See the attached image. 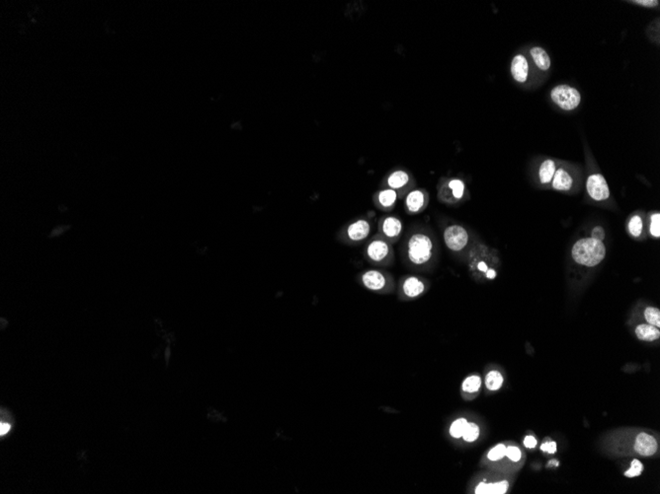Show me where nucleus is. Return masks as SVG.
<instances>
[{"mask_svg": "<svg viewBox=\"0 0 660 494\" xmlns=\"http://www.w3.org/2000/svg\"><path fill=\"white\" fill-rule=\"evenodd\" d=\"M573 260L582 266H595L600 264L606 256V248L601 241L593 238L578 240L572 248Z\"/></svg>", "mask_w": 660, "mask_h": 494, "instance_id": "f257e3e1", "label": "nucleus"}, {"mask_svg": "<svg viewBox=\"0 0 660 494\" xmlns=\"http://www.w3.org/2000/svg\"><path fill=\"white\" fill-rule=\"evenodd\" d=\"M433 242L425 233L416 232L406 241L405 252L408 260L414 266H424L433 256Z\"/></svg>", "mask_w": 660, "mask_h": 494, "instance_id": "f03ea898", "label": "nucleus"}, {"mask_svg": "<svg viewBox=\"0 0 660 494\" xmlns=\"http://www.w3.org/2000/svg\"><path fill=\"white\" fill-rule=\"evenodd\" d=\"M550 98L556 106L564 110H572L581 102V95L578 90L566 84L555 86L550 91Z\"/></svg>", "mask_w": 660, "mask_h": 494, "instance_id": "7ed1b4c3", "label": "nucleus"}, {"mask_svg": "<svg viewBox=\"0 0 660 494\" xmlns=\"http://www.w3.org/2000/svg\"><path fill=\"white\" fill-rule=\"evenodd\" d=\"M444 241L451 250L459 252L467 246L469 234L467 230L460 225H451L444 232Z\"/></svg>", "mask_w": 660, "mask_h": 494, "instance_id": "20e7f679", "label": "nucleus"}, {"mask_svg": "<svg viewBox=\"0 0 660 494\" xmlns=\"http://www.w3.org/2000/svg\"><path fill=\"white\" fill-rule=\"evenodd\" d=\"M368 258L377 264L387 262L393 256V250L388 240L376 238L370 242L367 247Z\"/></svg>", "mask_w": 660, "mask_h": 494, "instance_id": "39448f33", "label": "nucleus"}, {"mask_svg": "<svg viewBox=\"0 0 660 494\" xmlns=\"http://www.w3.org/2000/svg\"><path fill=\"white\" fill-rule=\"evenodd\" d=\"M586 188L589 196L597 202L606 200L610 196L608 184L604 176L600 174H594L588 178Z\"/></svg>", "mask_w": 660, "mask_h": 494, "instance_id": "423d86ee", "label": "nucleus"}, {"mask_svg": "<svg viewBox=\"0 0 660 494\" xmlns=\"http://www.w3.org/2000/svg\"><path fill=\"white\" fill-rule=\"evenodd\" d=\"M404 229V224L398 217L388 216L386 217L381 224V231L384 237L391 242H395L399 239Z\"/></svg>", "mask_w": 660, "mask_h": 494, "instance_id": "0eeeda50", "label": "nucleus"}, {"mask_svg": "<svg viewBox=\"0 0 660 494\" xmlns=\"http://www.w3.org/2000/svg\"><path fill=\"white\" fill-rule=\"evenodd\" d=\"M634 449L639 455L643 457H650L657 451V442L651 435L640 433L635 438Z\"/></svg>", "mask_w": 660, "mask_h": 494, "instance_id": "6e6552de", "label": "nucleus"}, {"mask_svg": "<svg viewBox=\"0 0 660 494\" xmlns=\"http://www.w3.org/2000/svg\"><path fill=\"white\" fill-rule=\"evenodd\" d=\"M529 64L527 58L522 54L514 56L511 62V74L514 79L519 83H524L529 77Z\"/></svg>", "mask_w": 660, "mask_h": 494, "instance_id": "1a4fd4ad", "label": "nucleus"}, {"mask_svg": "<svg viewBox=\"0 0 660 494\" xmlns=\"http://www.w3.org/2000/svg\"><path fill=\"white\" fill-rule=\"evenodd\" d=\"M362 282H363V284L365 285V287L368 288L369 290L379 291V290H382L386 287L387 278L382 272L376 270H367L363 274Z\"/></svg>", "mask_w": 660, "mask_h": 494, "instance_id": "9d476101", "label": "nucleus"}, {"mask_svg": "<svg viewBox=\"0 0 660 494\" xmlns=\"http://www.w3.org/2000/svg\"><path fill=\"white\" fill-rule=\"evenodd\" d=\"M371 232L370 223L364 220H357L353 222L347 229V236L354 242H359L366 239Z\"/></svg>", "mask_w": 660, "mask_h": 494, "instance_id": "9b49d317", "label": "nucleus"}, {"mask_svg": "<svg viewBox=\"0 0 660 494\" xmlns=\"http://www.w3.org/2000/svg\"><path fill=\"white\" fill-rule=\"evenodd\" d=\"M403 292L407 298L414 299L420 296L425 290V284L417 276H407L403 282Z\"/></svg>", "mask_w": 660, "mask_h": 494, "instance_id": "f8f14e48", "label": "nucleus"}, {"mask_svg": "<svg viewBox=\"0 0 660 494\" xmlns=\"http://www.w3.org/2000/svg\"><path fill=\"white\" fill-rule=\"evenodd\" d=\"M425 194L422 190H415L410 192L405 200L407 210L411 213L420 212L425 206Z\"/></svg>", "mask_w": 660, "mask_h": 494, "instance_id": "ddd939ff", "label": "nucleus"}, {"mask_svg": "<svg viewBox=\"0 0 660 494\" xmlns=\"http://www.w3.org/2000/svg\"><path fill=\"white\" fill-rule=\"evenodd\" d=\"M508 482L502 480L498 482H492V484H486V482H480L475 492L477 494H506L508 490Z\"/></svg>", "mask_w": 660, "mask_h": 494, "instance_id": "4468645a", "label": "nucleus"}, {"mask_svg": "<svg viewBox=\"0 0 660 494\" xmlns=\"http://www.w3.org/2000/svg\"><path fill=\"white\" fill-rule=\"evenodd\" d=\"M637 338L643 342H654L660 338L659 328L651 324H639L635 328Z\"/></svg>", "mask_w": 660, "mask_h": 494, "instance_id": "2eb2a0df", "label": "nucleus"}, {"mask_svg": "<svg viewBox=\"0 0 660 494\" xmlns=\"http://www.w3.org/2000/svg\"><path fill=\"white\" fill-rule=\"evenodd\" d=\"M572 182V178L563 169L556 170L552 178V186L557 190H569Z\"/></svg>", "mask_w": 660, "mask_h": 494, "instance_id": "dca6fc26", "label": "nucleus"}, {"mask_svg": "<svg viewBox=\"0 0 660 494\" xmlns=\"http://www.w3.org/2000/svg\"><path fill=\"white\" fill-rule=\"evenodd\" d=\"M530 54H531V56H532L535 64L541 70L546 71L550 68V64H551L550 56L543 48L535 46V48H531Z\"/></svg>", "mask_w": 660, "mask_h": 494, "instance_id": "f3484780", "label": "nucleus"}, {"mask_svg": "<svg viewBox=\"0 0 660 494\" xmlns=\"http://www.w3.org/2000/svg\"><path fill=\"white\" fill-rule=\"evenodd\" d=\"M408 182H409V176L403 170L394 172L388 178V184L390 188H393L395 190L404 188L407 184Z\"/></svg>", "mask_w": 660, "mask_h": 494, "instance_id": "a211bd4d", "label": "nucleus"}, {"mask_svg": "<svg viewBox=\"0 0 660 494\" xmlns=\"http://www.w3.org/2000/svg\"><path fill=\"white\" fill-rule=\"evenodd\" d=\"M503 382H504V379H503L502 374L500 372L496 371V370H492V371L488 372L485 376V379H484L485 387L488 388L489 390H499L502 387Z\"/></svg>", "mask_w": 660, "mask_h": 494, "instance_id": "6ab92c4d", "label": "nucleus"}, {"mask_svg": "<svg viewBox=\"0 0 660 494\" xmlns=\"http://www.w3.org/2000/svg\"><path fill=\"white\" fill-rule=\"evenodd\" d=\"M398 198V194L395 190L393 188H387L382 192H380L378 196V200L379 204L385 208H393L397 202Z\"/></svg>", "mask_w": 660, "mask_h": 494, "instance_id": "aec40b11", "label": "nucleus"}, {"mask_svg": "<svg viewBox=\"0 0 660 494\" xmlns=\"http://www.w3.org/2000/svg\"><path fill=\"white\" fill-rule=\"evenodd\" d=\"M555 173V164L552 160H546L542 163L539 171L540 180L542 184H549L551 182Z\"/></svg>", "mask_w": 660, "mask_h": 494, "instance_id": "412c9836", "label": "nucleus"}, {"mask_svg": "<svg viewBox=\"0 0 660 494\" xmlns=\"http://www.w3.org/2000/svg\"><path fill=\"white\" fill-rule=\"evenodd\" d=\"M481 383H482V381H481V378L479 376L472 375V376H469L468 378H466L464 380L462 388L465 392L474 394V392H477L479 390V388L481 387Z\"/></svg>", "mask_w": 660, "mask_h": 494, "instance_id": "4be33fe9", "label": "nucleus"}, {"mask_svg": "<svg viewBox=\"0 0 660 494\" xmlns=\"http://www.w3.org/2000/svg\"><path fill=\"white\" fill-rule=\"evenodd\" d=\"M468 422H468L466 418H458V420H456L453 424H451V426H450V430H449L450 435H451L453 438H456V439L462 438V437H463V434H464V432H465V429H466V427H467V424H468Z\"/></svg>", "mask_w": 660, "mask_h": 494, "instance_id": "5701e85b", "label": "nucleus"}, {"mask_svg": "<svg viewBox=\"0 0 660 494\" xmlns=\"http://www.w3.org/2000/svg\"><path fill=\"white\" fill-rule=\"evenodd\" d=\"M478 437H479V427L474 422H468L462 438L468 443H473L477 441Z\"/></svg>", "mask_w": 660, "mask_h": 494, "instance_id": "b1692460", "label": "nucleus"}, {"mask_svg": "<svg viewBox=\"0 0 660 494\" xmlns=\"http://www.w3.org/2000/svg\"><path fill=\"white\" fill-rule=\"evenodd\" d=\"M644 317L649 324L656 328L660 326V311L657 308L648 307L644 311Z\"/></svg>", "mask_w": 660, "mask_h": 494, "instance_id": "393cba45", "label": "nucleus"}, {"mask_svg": "<svg viewBox=\"0 0 660 494\" xmlns=\"http://www.w3.org/2000/svg\"><path fill=\"white\" fill-rule=\"evenodd\" d=\"M449 188L452 190V192H453V196H454L455 198L460 200V198H463L464 192H465V188H466L465 184H464L463 180H458V178L452 180L449 182Z\"/></svg>", "mask_w": 660, "mask_h": 494, "instance_id": "a878e982", "label": "nucleus"}, {"mask_svg": "<svg viewBox=\"0 0 660 494\" xmlns=\"http://www.w3.org/2000/svg\"><path fill=\"white\" fill-rule=\"evenodd\" d=\"M628 229H629L630 234L633 237H638L641 234L642 220L638 215H635L630 219V221L628 223Z\"/></svg>", "mask_w": 660, "mask_h": 494, "instance_id": "bb28decb", "label": "nucleus"}, {"mask_svg": "<svg viewBox=\"0 0 660 494\" xmlns=\"http://www.w3.org/2000/svg\"><path fill=\"white\" fill-rule=\"evenodd\" d=\"M505 453H506V446L504 444H498L488 452L487 458L492 462L499 460L505 457Z\"/></svg>", "mask_w": 660, "mask_h": 494, "instance_id": "cd10ccee", "label": "nucleus"}, {"mask_svg": "<svg viewBox=\"0 0 660 494\" xmlns=\"http://www.w3.org/2000/svg\"><path fill=\"white\" fill-rule=\"evenodd\" d=\"M642 470H643L642 464L638 460H633L631 462L629 470L624 472V476H627V478H634V476H639L641 474Z\"/></svg>", "mask_w": 660, "mask_h": 494, "instance_id": "c85d7f7f", "label": "nucleus"}, {"mask_svg": "<svg viewBox=\"0 0 660 494\" xmlns=\"http://www.w3.org/2000/svg\"><path fill=\"white\" fill-rule=\"evenodd\" d=\"M650 233L652 236L659 238L660 236V214L655 213L651 216L650 223Z\"/></svg>", "mask_w": 660, "mask_h": 494, "instance_id": "c756f323", "label": "nucleus"}, {"mask_svg": "<svg viewBox=\"0 0 660 494\" xmlns=\"http://www.w3.org/2000/svg\"><path fill=\"white\" fill-rule=\"evenodd\" d=\"M505 456H506L508 459L511 460L512 462H518V460H521L522 453H521V451H520V449H519L518 447H516V446H509V447H506V453H505Z\"/></svg>", "mask_w": 660, "mask_h": 494, "instance_id": "7c9ffc66", "label": "nucleus"}, {"mask_svg": "<svg viewBox=\"0 0 660 494\" xmlns=\"http://www.w3.org/2000/svg\"><path fill=\"white\" fill-rule=\"evenodd\" d=\"M591 238L596 239V240L602 242V241L604 240V238H605V231H604V229H603L602 227H600V226L595 227V228L592 230V237H591Z\"/></svg>", "mask_w": 660, "mask_h": 494, "instance_id": "2f4dec72", "label": "nucleus"}, {"mask_svg": "<svg viewBox=\"0 0 660 494\" xmlns=\"http://www.w3.org/2000/svg\"><path fill=\"white\" fill-rule=\"evenodd\" d=\"M541 450L544 452H548L550 454H553L556 451V443L555 442H546L541 446Z\"/></svg>", "mask_w": 660, "mask_h": 494, "instance_id": "473e14b6", "label": "nucleus"}, {"mask_svg": "<svg viewBox=\"0 0 660 494\" xmlns=\"http://www.w3.org/2000/svg\"><path fill=\"white\" fill-rule=\"evenodd\" d=\"M632 3L642 5V6H645V7H654V6L658 5L659 1L658 0H655V1L654 0H636V1H632Z\"/></svg>", "mask_w": 660, "mask_h": 494, "instance_id": "72a5a7b5", "label": "nucleus"}, {"mask_svg": "<svg viewBox=\"0 0 660 494\" xmlns=\"http://www.w3.org/2000/svg\"><path fill=\"white\" fill-rule=\"evenodd\" d=\"M524 445L529 449H533L537 446V440L533 436H526L524 439Z\"/></svg>", "mask_w": 660, "mask_h": 494, "instance_id": "f704fd0d", "label": "nucleus"}, {"mask_svg": "<svg viewBox=\"0 0 660 494\" xmlns=\"http://www.w3.org/2000/svg\"><path fill=\"white\" fill-rule=\"evenodd\" d=\"M10 429H11L10 424H6V422H2L0 424V436L2 437V436H4V435H6V434L10 431Z\"/></svg>", "mask_w": 660, "mask_h": 494, "instance_id": "c9c22d12", "label": "nucleus"}, {"mask_svg": "<svg viewBox=\"0 0 660 494\" xmlns=\"http://www.w3.org/2000/svg\"><path fill=\"white\" fill-rule=\"evenodd\" d=\"M477 268H478L480 272H485V274H486V272L489 270L488 266H487V264H486L484 262H479L477 264Z\"/></svg>", "mask_w": 660, "mask_h": 494, "instance_id": "e433bc0d", "label": "nucleus"}, {"mask_svg": "<svg viewBox=\"0 0 660 494\" xmlns=\"http://www.w3.org/2000/svg\"><path fill=\"white\" fill-rule=\"evenodd\" d=\"M486 278H489V280H493V278H496V272H495L494 270H492V268H489V270L486 272Z\"/></svg>", "mask_w": 660, "mask_h": 494, "instance_id": "4c0bfd02", "label": "nucleus"}]
</instances>
